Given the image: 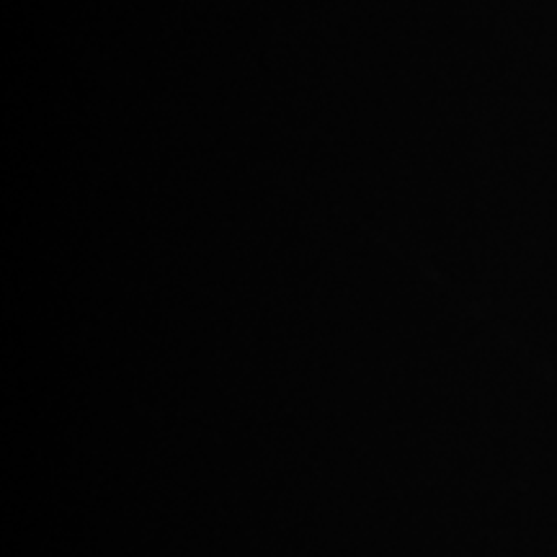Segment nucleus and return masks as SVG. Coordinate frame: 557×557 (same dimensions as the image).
<instances>
[]
</instances>
